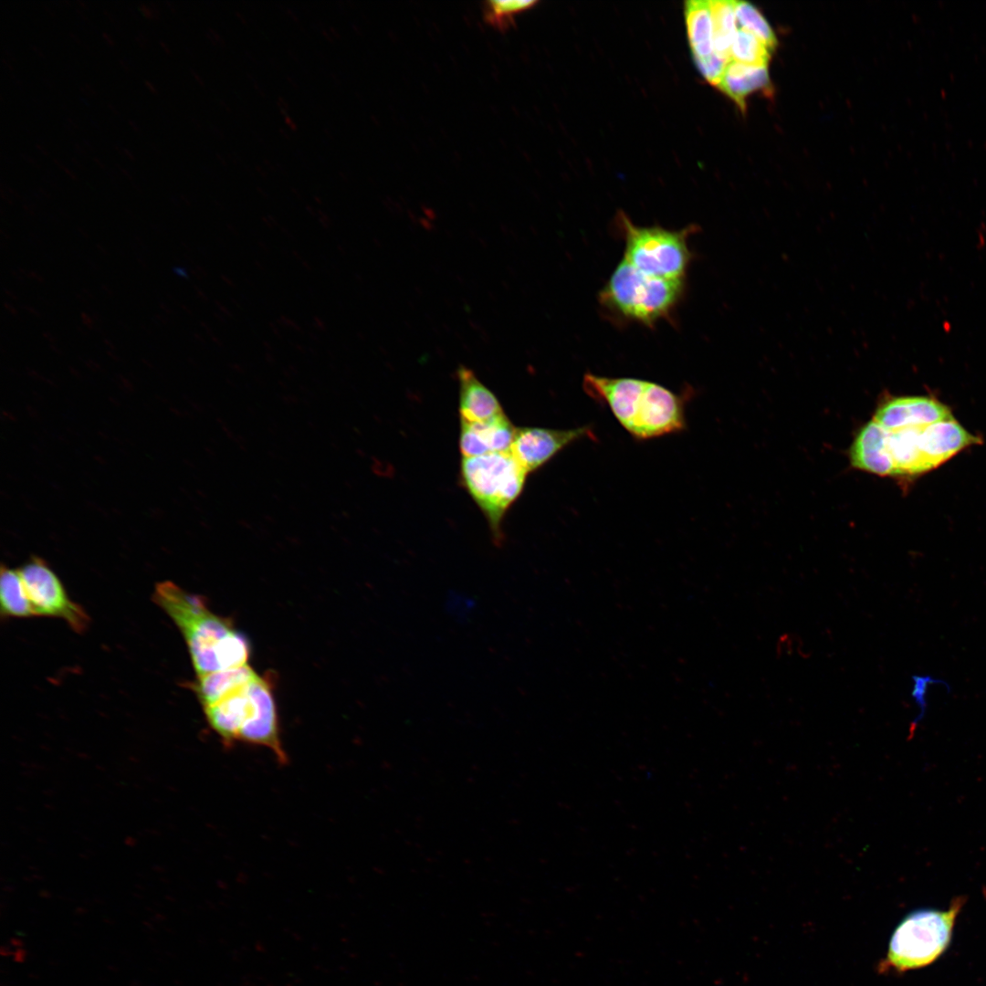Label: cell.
Wrapping results in <instances>:
<instances>
[{
	"label": "cell",
	"instance_id": "1",
	"mask_svg": "<svg viewBox=\"0 0 986 986\" xmlns=\"http://www.w3.org/2000/svg\"><path fill=\"white\" fill-rule=\"evenodd\" d=\"M153 600L184 635L197 677L247 664L246 637L210 611L203 598L166 581L156 585Z\"/></svg>",
	"mask_w": 986,
	"mask_h": 986
},
{
	"label": "cell",
	"instance_id": "2",
	"mask_svg": "<svg viewBox=\"0 0 986 986\" xmlns=\"http://www.w3.org/2000/svg\"><path fill=\"white\" fill-rule=\"evenodd\" d=\"M584 392L603 403L620 425L636 439H650L686 427L683 396L645 380L586 373Z\"/></svg>",
	"mask_w": 986,
	"mask_h": 986
},
{
	"label": "cell",
	"instance_id": "3",
	"mask_svg": "<svg viewBox=\"0 0 986 986\" xmlns=\"http://www.w3.org/2000/svg\"><path fill=\"white\" fill-rule=\"evenodd\" d=\"M211 729L226 747L236 743L267 749L280 764L288 755L280 737L278 708L268 678L257 674L248 683L203 708Z\"/></svg>",
	"mask_w": 986,
	"mask_h": 986
},
{
	"label": "cell",
	"instance_id": "4",
	"mask_svg": "<svg viewBox=\"0 0 986 986\" xmlns=\"http://www.w3.org/2000/svg\"><path fill=\"white\" fill-rule=\"evenodd\" d=\"M684 284V279L644 273L623 259L600 291L599 301L618 320L652 327L672 314L682 298Z\"/></svg>",
	"mask_w": 986,
	"mask_h": 986
},
{
	"label": "cell",
	"instance_id": "5",
	"mask_svg": "<svg viewBox=\"0 0 986 986\" xmlns=\"http://www.w3.org/2000/svg\"><path fill=\"white\" fill-rule=\"evenodd\" d=\"M527 475L510 450L462 457L461 483L487 518L497 546L504 540L505 513L520 495Z\"/></svg>",
	"mask_w": 986,
	"mask_h": 986
},
{
	"label": "cell",
	"instance_id": "6",
	"mask_svg": "<svg viewBox=\"0 0 986 986\" xmlns=\"http://www.w3.org/2000/svg\"><path fill=\"white\" fill-rule=\"evenodd\" d=\"M964 902L960 897L947 910L923 908L906 916L890 939L884 968L903 972L937 960L950 943Z\"/></svg>",
	"mask_w": 986,
	"mask_h": 986
},
{
	"label": "cell",
	"instance_id": "7",
	"mask_svg": "<svg viewBox=\"0 0 986 986\" xmlns=\"http://www.w3.org/2000/svg\"><path fill=\"white\" fill-rule=\"evenodd\" d=\"M616 226L625 244L624 259L633 267L658 278H685L692 259L687 239L698 229L696 226L677 231L640 226L623 212L616 216Z\"/></svg>",
	"mask_w": 986,
	"mask_h": 986
},
{
	"label": "cell",
	"instance_id": "8",
	"mask_svg": "<svg viewBox=\"0 0 986 986\" xmlns=\"http://www.w3.org/2000/svg\"><path fill=\"white\" fill-rule=\"evenodd\" d=\"M18 571L36 616L61 618L78 633L88 627L86 612L69 599L58 576L42 560L33 558Z\"/></svg>",
	"mask_w": 986,
	"mask_h": 986
},
{
	"label": "cell",
	"instance_id": "9",
	"mask_svg": "<svg viewBox=\"0 0 986 986\" xmlns=\"http://www.w3.org/2000/svg\"><path fill=\"white\" fill-rule=\"evenodd\" d=\"M593 436L591 426L568 430L535 426L516 427L510 452L529 474L542 467L572 442L582 437Z\"/></svg>",
	"mask_w": 986,
	"mask_h": 986
},
{
	"label": "cell",
	"instance_id": "10",
	"mask_svg": "<svg viewBox=\"0 0 986 986\" xmlns=\"http://www.w3.org/2000/svg\"><path fill=\"white\" fill-rule=\"evenodd\" d=\"M953 418L949 408L928 396H900L886 401L873 420L886 429L926 426Z\"/></svg>",
	"mask_w": 986,
	"mask_h": 986
},
{
	"label": "cell",
	"instance_id": "11",
	"mask_svg": "<svg viewBox=\"0 0 986 986\" xmlns=\"http://www.w3.org/2000/svg\"><path fill=\"white\" fill-rule=\"evenodd\" d=\"M979 441L954 417L922 426L918 436L920 452L930 470Z\"/></svg>",
	"mask_w": 986,
	"mask_h": 986
},
{
	"label": "cell",
	"instance_id": "12",
	"mask_svg": "<svg viewBox=\"0 0 986 986\" xmlns=\"http://www.w3.org/2000/svg\"><path fill=\"white\" fill-rule=\"evenodd\" d=\"M516 427L505 414L484 422L461 420L459 447L463 457L510 450Z\"/></svg>",
	"mask_w": 986,
	"mask_h": 986
},
{
	"label": "cell",
	"instance_id": "13",
	"mask_svg": "<svg viewBox=\"0 0 986 986\" xmlns=\"http://www.w3.org/2000/svg\"><path fill=\"white\" fill-rule=\"evenodd\" d=\"M456 374L459 382L461 420L471 423L484 422L504 414L498 398L471 369L461 365Z\"/></svg>",
	"mask_w": 986,
	"mask_h": 986
},
{
	"label": "cell",
	"instance_id": "14",
	"mask_svg": "<svg viewBox=\"0 0 986 986\" xmlns=\"http://www.w3.org/2000/svg\"><path fill=\"white\" fill-rule=\"evenodd\" d=\"M717 87L744 110L749 95L771 88L767 66L747 65L731 60Z\"/></svg>",
	"mask_w": 986,
	"mask_h": 986
},
{
	"label": "cell",
	"instance_id": "15",
	"mask_svg": "<svg viewBox=\"0 0 986 986\" xmlns=\"http://www.w3.org/2000/svg\"><path fill=\"white\" fill-rule=\"evenodd\" d=\"M257 673L248 665L216 671L197 677L194 690L203 708L211 706L225 696L248 683Z\"/></svg>",
	"mask_w": 986,
	"mask_h": 986
},
{
	"label": "cell",
	"instance_id": "16",
	"mask_svg": "<svg viewBox=\"0 0 986 986\" xmlns=\"http://www.w3.org/2000/svg\"><path fill=\"white\" fill-rule=\"evenodd\" d=\"M687 37L694 59L711 55L713 21L709 1H687L685 7Z\"/></svg>",
	"mask_w": 986,
	"mask_h": 986
},
{
	"label": "cell",
	"instance_id": "17",
	"mask_svg": "<svg viewBox=\"0 0 986 986\" xmlns=\"http://www.w3.org/2000/svg\"><path fill=\"white\" fill-rule=\"evenodd\" d=\"M1 614L13 617L36 616L18 570L1 568Z\"/></svg>",
	"mask_w": 986,
	"mask_h": 986
},
{
	"label": "cell",
	"instance_id": "18",
	"mask_svg": "<svg viewBox=\"0 0 986 986\" xmlns=\"http://www.w3.org/2000/svg\"><path fill=\"white\" fill-rule=\"evenodd\" d=\"M713 21V50L730 58V47L738 32L735 1H709Z\"/></svg>",
	"mask_w": 986,
	"mask_h": 986
},
{
	"label": "cell",
	"instance_id": "19",
	"mask_svg": "<svg viewBox=\"0 0 986 986\" xmlns=\"http://www.w3.org/2000/svg\"><path fill=\"white\" fill-rule=\"evenodd\" d=\"M735 14L740 29L752 34L770 50L775 49L776 36L768 21L754 5L748 2L735 1Z\"/></svg>",
	"mask_w": 986,
	"mask_h": 986
},
{
	"label": "cell",
	"instance_id": "20",
	"mask_svg": "<svg viewBox=\"0 0 986 986\" xmlns=\"http://www.w3.org/2000/svg\"><path fill=\"white\" fill-rule=\"evenodd\" d=\"M772 51L752 34L739 28L730 47L732 61L753 65L767 66Z\"/></svg>",
	"mask_w": 986,
	"mask_h": 986
},
{
	"label": "cell",
	"instance_id": "21",
	"mask_svg": "<svg viewBox=\"0 0 986 986\" xmlns=\"http://www.w3.org/2000/svg\"><path fill=\"white\" fill-rule=\"evenodd\" d=\"M538 2L532 0H491L484 3L483 18L491 26L504 31L515 21V16L534 6Z\"/></svg>",
	"mask_w": 986,
	"mask_h": 986
},
{
	"label": "cell",
	"instance_id": "22",
	"mask_svg": "<svg viewBox=\"0 0 986 986\" xmlns=\"http://www.w3.org/2000/svg\"><path fill=\"white\" fill-rule=\"evenodd\" d=\"M694 60L704 79L716 87L719 84L728 64L731 61L715 52L708 57Z\"/></svg>",
	"mask_w": 986,
	"mask_h": 986
},
{
	"label": "cell",
	"instance_id": "23",
	"mask_svg": "<svg viewBox=\"0 0 986 986\" xmlns=\"http://www.w3.org/2000/svg\"><path fill=\"white\" fill-rule=\"evenodd\" d=\"M140 10L142 13V15L145 16L147 18H153L154 16H155V13L152 10V8L146 5H144V4H142L140 5Z\"/></svg>",
	"mask_w": 986,
	"mask_h": 986
},
{
	"label": "cell",
	"instance_id": "24",
	"mask_svg": "<svg viewBox=\"0 0 986 986\" xmlns=\"http://www.w3.org/2000/svg\"><path fill=\"white\" fill-rule=\"evenodd\" d=\"M145 85L151 92L157 93V90L152 82H150L149 80H145Z\"/></svg>",
	"mask_w": 986,
	"mask_h": 986
},
{
	"label": "cell",
	"instance_id": "25",
	"mask_svg": "<svg viewBox=\"0 0 986 986\" xmlns=\"http://www.w3.org/2000/svg\"><path fill=\"white\" fill-rule=\"evenodd\" d=\"M102 36H103V38L107 41V43L109 45L112 46L114 44V41L111 39V37L109 35H107L106 33H103Z\"/></svg>",
	"mask_w": 986,
	"mask_h": 986
},
{
	"label": "cell",
	"instance_id": "26",
	"mask_svg": "<svg viewBox=\"0 0 986 986\" xmlns=\"http://www.w3.org/2000/svg\"><path fill=\"white\" fill-rule=\"evenodd\" d=\"M160 45L165 50V52H169V47L166 46V44L164 42L160 41Z\"/></svg>",
	"mask_w": 986,
	"mask_h": 986
}]
</instances>
